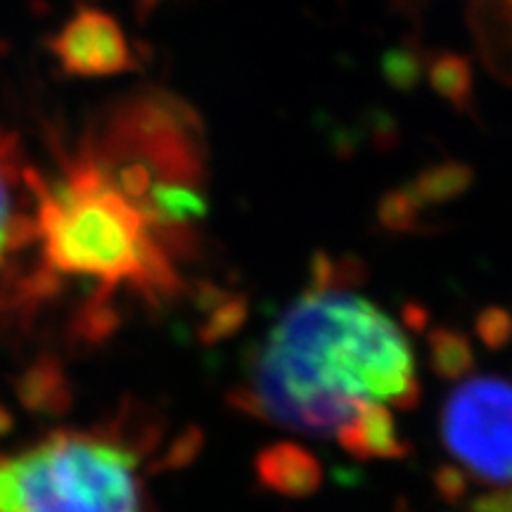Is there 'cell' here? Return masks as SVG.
I'll return each instance as SVG.
<instances>
[{
    "mask_svg": "<svg viewBox=\"0 0 512 512\" xmlns=\"http://www.w3.org/2000/svg\"><path fill=\"white\" fill-rule=\"evenodd\" d=\"M437 486L439 491L444 494L446 498H460L467 491V484H465V477L460 475L458 470H453V467H441L439 475H437Z\"/></svg>",
    "mask_w": 512,
    "mask_h": 512,
    "instance_id": "cell-16",
    "label": "cell"
},
{
    "mask_svg": "<svg viewBox=\"0 0 512 512\" xmlns=\"http://www.w3.org/2000/svg\"><path fill=\"white\" fill-rule=\"evenodd\" d=\"M425 57L415 46H392L380 57V74L389 88L399 93H413L425 76Z\"/></svg>",
    "mask_w": 512,
    "mask_h": 512,
    "instance_id": "cell-12",
    "label": "cell"
},
{
    "mask_svg": "<svg viewBox=\"0 0 512 512\" xmlns=\"http://www.w3.org/2000/svg\"><path fill=\"white\" fill-rule=\"evenodd\" d=\"M475 183V169L463 162H444L434 164L430 169L420 171L411 183L403 185L408 197L418 204L420 209L430 204H444L465 195Z\"/></svg>",
    "mask_w": 512,
    "mask_h": 512,
    "instance_id": "cell-9",
    "label": "cell"
},
{
    "mask_svg": "<svg viewBox=\"0 0 512 512\" xmlns=\"http://www.w3.org/2000/svg\"><path fill=\"white\" fill-rule=\"evenodd\" d=\"M0 512H140L136 453L93 434L3 453Z\"/></svg>",
    "mask_w": 512,
    "mask_h": 512,
    "instance_id": "cell-3",
    "label": "cell"
},
{
    "mask_svg": "<svg viewBox=\"0 0 512 512\" xmlns=\"http://www.w3.org/2000/svg\"><path fill=\"white\" fill-rule=\"evenodd\" d=\"M508 3H510V5H512V0H508Z\"/></svg>",
    "mask_w": 512,
    "mask_h": 512,
    "instance_id": "cell-19",
    "label": "cell"
},
{
    "mask_svg": "<svg viewBox=\"0 0 512 512\" xmlns=\"http://www.w3.org/2000/svg\"><path fill=\"white\" fill-rule=\"evenodd\" d=\"M162 3H166V0H136V15L140 22H147L152 12H155Z\"/></svg>",
    "mask_w": 512,
    "mask_h": 512,
    "instance_id": "cell-17",
    "label": "cell"
},
{
    "mask_svg": "<svg viewBox=\"0 0 512 512\" xmlns=\"http://www.w3.org/2000/svg\"><path fill=\"white\" fill-rule=\"evenodd\" d=\"M256 475L266 489L283 496H309L323 482L320 463L297 444H275L256 458Z\"/></svg>",
    "mask_w": 512,
    "mask_h": 512,
    "instance_id": "cell-7",
    "label": "cell"
},
{
    "mask_svg": "<svg viewBox=\"0 0 512 512\" xmlns=\"http://www.w3.org/2000/svg\"><path fill=\"white\" fill-rule=\"evenodd\" d=\"M36 242L43 266L102 287L169 292L174 266L150 216L114 188L81 150L55 183L34 181Z\"/></svg>",
    "mask_w": 512,
    "mask_h": 512,
    "instance_id": "cell-2",
    "label": "cell"
},
{
    "mask_svg": "<svg viewBox=\"0 0 512 512\" xmlns=\"http://www.w3.org/2000/svg\"><path fill=\"white\" fill-rule=\"evenodd\" d=\"M477 332L486 347H503V344L510 342L512 337L510 313L503 309H486L482 316L477 318Z\"/></svg>",
    "mask_w": 512,
    "mask_h": 512,
    "instance_id": "cell-14",
    "label": "cell"
},
{
    "mask_svg": "<svg viewBox=\"0 0 512 512\" xmlns=\"http://www.w3.org/2000/svg\"><path fill=\"white\" fill-rule=\"evenodd\" d=\"M472 512H512V489H501L494 494H484L475 498Z\"/></svg>",
    "mask_w": 512,
    "mask_h": 512,
    "instance_id": "cell-15",
    "label": "cell"
},
{
    "mask_svg": "<svg viewBox=\"0 0 512 512\" xmlns=\"http://www.w3.org/2000/svg\"><path fill=\"white\" fill-rule=\"evenodd\" d=\"M15 242H12L8 235H3L0 233V273H3V268H5V261H8V256H10V252H15Z\"/></svg>",
    "mask_w": 512,
    "mask_h": 512,
    "instance_id": "cell-18",
    "label": "cell"
},
{
    "mask_svg": "<svg viewBox=\"0 0 512 512\" xmlns=\"http://www.w3.org/2000/svg\"><path fill=\"white\" fill-rule=\"evenodd\" d=\"M64 74L114 76L136 67L131 48L117 19L98 8H79L48 41Z\"/></svg>",
    "mask_w": 512,
    "mask_h": 512,
    "instance_id": "cell-6",
    "label": "cell"
},
{
    "mask_svg": "<svg viewBox=\"0 0 512 512\" xmlns=\"http://www.w3.org/2000/svg\"><path fill=\"white\" fill-rule=\"evenodd\" d=\"M427 79L430 86L446 102L465 114H472V100H475V72L465 55L458 53H437L427 62Z\"/></svg>",
    "mask_w": 512,
    "mask_h": 512,
    "instance_id": "cell-10",
    "label": "cell"
},
{
    "mask_svg": "<svg viewBox=\"0 0 512 512\" xmlns=\"http://www.w3.org/2000/svg\"><path fill=\"white\" fill-rule=\"evenodd\" d=\"M444 444L477 477L512 484V384L479 377L451 394L444 420Z\"/></svg>",
    "mask_w": 512,
    "mask_h": 512,
    "instance_id": "cell-5",
    "label": "cell"
},
{
    "mask_svg": "<svg viewBox=\"0 0 512 512\" xmlns=\"http://www.w3.org/2000/svg\"><path fill=\"white\" fill-rule=\"evenodd\" d=\"M339 434L351 456L358 458H401L406 456V444L399 437L392 413L382 403H368L354 420H349Z\"/></svg>",
    "mask_w": 512,
    "mask_h": 512,
    "instance_id": "cell-8",
    "label": "cell"
},
{
    "mask_svg": "<svg viewBox=\"0 0 512 512\" xmlns=\"http://www.w3.org/2000/svg\"><path fill=\"white\" fill-rule=\"evenodd\" d=\"M430 356L432 368L446 380H458L470 373L472 363H475V354H472L467 337L446 328L434 330L430 335Z\"/></svg>",
    "mask_w": 512,
    "mask_h": 512,
    "instance_id": "cell-11",
    "label": "cell"
},
{
    "mask_svg": "<svg viewBox=\"0 0 512 512\" xmlns=\"http://www.w3.org/2000/svg\"><path fill=\"white\" fill-rule=\"evenodd\" d=\"M83 150L102 164L145 166L157 181H204V128L188 102L164 91L140 93L114 107L100 136Z\"/></svg>",
    "mask_w": 512,
    "mask_h": 512,
    "instance_id": "cell-4",
    "label": "cell"
},
{
    "mask_svg": "<svg viewBox=\"0 0 512 512\" xmlns=\"http://www.w3.org/2000/svg\"><path fill=\"white\" fill-rule=\"evenodd\" d=\"M413 356L396 325L368 299L311 287L275 325L254 361L247 413L292 430L339 432L368 403H418Z\"/></svg>",
    "mask_w": 512,
    "mask_h": 512,
    "instance_id": "cell-1",
    "label": "cell"
},
{
    "mask_svg": "<svg viewBox=\"0 0 512 512\" xmlns=\"http://www.w3.org/2000/svg\"><path fill=\"white\" fill-rule=\"evenodd\" d=\"M420 207L415 204L408 192L389 190L377 204V219H380L382 228L392 230V233H413L420 228Z\"/></svg>",
    "mask_w": 512,
    "mask_h": 512,
    "instance_id": "cell-13",
    "label": "cell"
}]
</instances>
